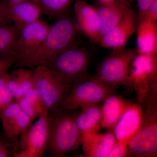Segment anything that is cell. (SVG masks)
<instances>
[{"label": "cell", "mask_w": 157, "mask_h": 157, "mask_svg": "<svg viewBox=\"0 0 157 157\" xmlns=\"http://www.w3.org/2000/svg\"><path fill=\"white\" fill-rule=\"evenodd\" d=\"M76 28L72 18L62 16L51 26L42 44L30 55L17 59L14 66L17 68L31 69L45 64L53 56L77 44Z\"/></svg>", "instance_id": "obj_1"}, {"label": "cell", "mask_w": 157, "mask_h": 157, "mask_svg": "<svg viewBox=\"0 0 157 157\" xmlns=\"http://www.w3.org/2000/svg\"><path fill=\"white\" fill-rule=\"evenodd\" d=\"M78 112L59 107L51 113L47 148L52 156L64 157L81 146L82 135L76 121Z\"/></svg>", "instance_id": "obj_2"}, {"label": "cell", "mask_w": 157, "mask_h": 157, "mask_svg": "<svg viewBox=\"0 0 157 157\" xmlns=\"http://www.w3.org/2000/svg\"><path fill=\"white\" fill-rule=\"evenodd\" d=\"M90 58L88 51L85 48H79L77 44L51 58L43 65L57 80L72 87L90 75Z\"/></svg>", "instance_id": "obj_3"}, {"label": "cell", "mask_w": 157, "mask_h": 157, "mask_svg": "<svg viewBox=\"0 0 157 157\" xmlns=\"http://www.w3.org/2000/svg\"><path fill=\"white\" fill-rule=\"evenodd\" d=\"M143 107L157 100V54H137L129 68L128 86Z\"/></svg>", "instance_id": "obj_4"}, {"label": "cell", "mask_w": 157, "mask_h": 157, "mask_svg": "<svg viewBox=\"0 0 157 157\" xmlns=\"http://www.w3.org/2000/svg\"><path fill=\"white\" fill-rule=\"evenodd\" d=\"M117 89L104 83L96 75H90L72 86L59 107L75 110L100 104Z\"/></svg>", "instance_id": "obj_5"}, {"label": "cell", "mask_w": 157, "mask_h": 157, "mask_svg": "<svg viewBox=\"0 0 157 157\" xmlns=\"http://www.w3.org/2000/svg\"><path fill=\"white\" fill-rule=\"evenodd\" d=\"M139 131L128 145L127 157H157V101L143 106Z\"/></svg>", "instance_id": "obj_6"}, {"label": "cell", "mask_w": 157, "mask_h": 157, "mask_svg": "<svg viewBox=\"0 0 157 157\" xmlns=\"http://www.w3.org/2000/svg\"><path fill=\"white\" fill-rule=\"evenodd\" d=\"M137 54V50L133 48H113L99 64L96 76L104 83L117 88L120 86L128 87L129 67Z\"/></svg>", "instance_id": "obj_7"}, {"label": "cell", "mask_w": 157, "mask_h": 157, "mask_svg": "<svg viewBox=\"0 0 157 157\" xmlns=\"http://www.w3.org/2000/svg\"><path fill=\"white\" fill-rule=\"evenodd\" d=\"M33 76L34 87L40 94L45 109L52 113L60 107L71 86L57 80L45 65L34 68Z\"/></svg>", "instance_id": "obj_8"}, {"label": "cell", "mask_w": 157, "mask_h": 157, "mask_svg": "<svg viewBox=\"0 0 157 157\" xmlns=\"http://www.w3.org/2000/svg\"><path fill=\"white\" fill-rule=\"evenodd\" d=\"M50 115L42 113L36 122L20 135L19 151L15 157H41L48 145Z\"/></svg>", "instance_id": "obj_9"}, {"label": "cell", "mask_w": 157, "mask_h": 157, "mask_svg": "<svg viewBox=\"0 0 157 157\" xmlns=\"http://www.w3.org/2000/svg\"><path fill=\"white\" fill-rule=\"evenodd\" d=\"M50 26L48 22L39 19L18 31L14 50L17 59L29 56L37 50L45 39Z\"/></svg>", "instance_id": "obj_10"}, {"label": "cell", "mask_w": 157, "mask_h": 157, "mask_svg": "<svg viewBox=\"0 0 157 157\" xmlns=\"http://www.w3.org/2000/svg\"><path fill=\"white\" fill-rule=\"evenodd\" d=\"M0 118L4 135L9 139H17L30 127L33 121L15 101L1 109Z\"/></svg>", "instance_id": "obj_11"}, {"label": "cell", "mask_w": 157, "mask_h": 157, "mask_svg": "<svg viewBox=\"0 0 157 157\" xmlns=\"http://www.w3.org/2000/svg\"><path fill=\"white\" fill-rule=\"evenodd\" d=\"M143 118V107L139 103L130 102L113 131L117 141L128 146L139 131Z\"/></svg>", "instance_id": "obj_12"}, {"label": "cell", "mask_w": 157, "mask_h": 157, "mask_svg": "<svg viewBox=\"0 0 157 157\" xmlns=\"http://www.w3.org/2000/svg\"><path fill=\"white\" fill-rule=\"evenodd\" d=\"M136 22L135 11L129 8L120 22L102 36L99 43L105 48L113 49L124 47L136 30Z\"/></svg>", "instance_id": "obj_13"}, {"label": "cell", "mask_w": 157, "mask_h": 157, "mask_svg": "<svg viewBox=\"0 0 157 157\" xmlns=\"http://www.w3.org/2000/svg\"><path fill=\"white\" fill-rule=\"evenodd\" d=\"M3 22L19 31L26 26L40 19L42 13L33 2L18 3L3 9Z\"/></svg>", "instance_id": "obj_14"}, {"label": "cell", "mask_w": 157, "mask_h": 157, "mask_svg": "<svg viewBox=\"0 0 157 157\" xmlns=\"http://www.w3.org/2000/svg\"><path fill=\"white\" fill-rule=\"evenodd\" d=\"M74 11L82 30L93 43L101 39L100 18L96 8L81 0H76Z\"/></svg>", "instance_id": "obj_15"}, {"label": "cell", "mask_w": 157, "mask_h": 157, "mask_svg": "<svg viewBox=\"0 0 157 157\" xmlns=\"http://www.w3.org/2000/svg\"><path fill=\"white\" fill-rule=\"evenodd\" d=\"M116 139L113 130L82 135L81 146L85 157H107Z\"/></svg>", "instance_id": "obj_16"}, {"label": "cell", "mask_w": 157, "mask_h": 157, "mask_svg": "<svg viewBox=\"0 0 157 157\" xmlns=\"http://www.w3.org/2000/svg\"><path fill=\"white\" fill-rule=\"evenodd\" d=\"M101 105V126L105 130H113L125 111L131 101L115 92L110 94Z\"/></svg>", "instance_id": "obj_17"}, {"label": "cell", "mask_w": 157, "mask_h": 157, "mask_svg": "<svg viewBox=\"0 0 157 157\" xmlns=\"http://www.w3.org/2000/svg\"><path fill=\"white\" fill-rule=\"evenodd\" d=\"M129 8L127 3L121 1L101 3L96 8L101 22V38L120 22Z\"/></svg>", "instance_id": "obj_18"}, {"label": "cell", "mask_w": 157, "mask_h": 157, "mask_svg": "<svg viewBox=\"0 0 157 157\" xmlns=\"http://www.w3.org/2000/svg\"><path fill=\"white\" fill-rule=\"evenodd\" d=\"M137 51L139 54H157V22L138 21Z\"/></svg>", "instance_id": "obj_19"}, {"label": "cell", "mask_w": 157, "mask_h": 157, "mask_svg": "<svg viewBox=\"0 0 157 157\" xmlns=\"http://www.w3.org/2000/svg\"><path fill=\"white\" fill-rule=\"evenodd\" d=\"M78 111L76 121L82 135L98 133L101 126V105L100 104L85 106Z\"/></svg>", "instance_id": "obj_20"}, {"label": "cell", "mask_w": 157, "mask_h": 157, "mask_svg": "<svg viewBox=\"0 0 157 157\" xmlns=\"http://www.w3.org/2000/svg\"><path fill=\"white\" fill-rule=\"evenodd\" d=\"M73 0H33L41 9L42 14L52 19L63 16Z\"/></svg>", "instance_id": "obj_21"}, {"label": "cell", "mask_w": 157, "mask_h": 157, "mask_svg": "<svg viewBox=\"0 0 157 157\" xmlns=\"http://www.w3.org/2000/svg\"><path fill=\"white\" fill-rule=\"evenodd\" d=\"M18 33V31L13 27L7 25L0 26V56L16 57L14 50Z\"/></svg>", "instance_id": "obj_22"}, {"label": "cell", "mask_w": 157, "mask_h": 157, "mask_svg": "<svg viewBox=\"0 0 157 157\" xmlns=\"http://www.w3.org/2000/svg\"><path fill=\"white\" fill-rule=\"evenodd\" d=\"M22 90L24 95L34 86L33 70L29 68H17L11 74Z\"/></svg>", "instance_id": "obj_23"}, {"label": "cell", "mask_w": 157, "mask_h": 157, "mask_svg": "<svg viewBox=\"0 0 157 157\" xmlns=\"http://www.w3.org/2000/svg\"><path fill=\"white\" fill-rule=\"evenodd\" d=\"M16 102L19 105L21 110L27 115H28L33 121L38 118L42 113L47 111L45 109L39 108L24 97Z\"/></svg>", "instance_id": "obj_24"}, {"label": "cell", "mask_w": 157, "mask_h": 157, "mask_svg": "<svg viewBox=\"0 0 157 157\" xmlns=\"http://www.w3.org/2000/svg\"><path fill=\"white\" fill-rule=\"evenodd\" d=\"M7 72L0 76V109L10 104L13 98L7 87V82L10 76Z\"/></svg>", "instance_id": "obj_25"}, {"label": "cell", "mask_w": 157, "mask_h": 157, "mask_svg": "<svg viewBox=\"0 0 157 157\" xmlns=\"http://www.w3.org/2000/svg\"><path fill=\"white\" fill-rule=\"evenodd\" d=\"M7 87L13 99L16 102L23 97L24 94L22 90L11 74H10L7 81Z\"/></svg>", "instance_id": "obj_26"}, {"label": "cell", "mask_w": 157, "mask_h": 157, "mask_svg": "<svg viewBox=\"0 0 157 157\" xmlns=\"http://www.w3.org/2000/svg\"><path fill=\"white\" fill-rule=\"evenodd\" d=\"M23 97L39 108L46 109L40 94L34 86L26 93Z\"/></svg>", "instance_id": "obj_27"}, {"label": "cell", "mask_w": 157, "mask_h": 157, "mask_svg": "<svg viewBox=\"0 0 157 157\" xmlns=\"http://www.w3.org/2000/svg\"><path fill=\"white\" fill-rule=\"evenodd\" d=\"M128 151V145L116 140L107 157H127Z\"/></svg>", "instance_id": "obj_28"}, {"label": "cell", "mask_w": 157, "mask_h": 157, "mask_svg": "<svg viewBox=\"0 0 157 157\" xmlns=\"http://www.w3.org/2000/svg\"><path fill=\"white\" fill-rule=\"evenodd\" d=\"M157 0H155L147 8L144 13L140 17H138V21H145L157 22Z\"/></svg>", "instance_id": "obj_29"}, {"label": "cell", "mask_w": 157, "mask_h": 157, "mask_svg": "<svg viewBox=\"0 0 157 157\" xmlns=\"http://www.w3.org/2000/svg\"><path fill=\"white\" fill-rule=\"evenodd\" d=\"M16 144L0 140V157H8L14 155L18 152Z\"/></svg>", "instance_id": "obj_30"}, {"label": "cell", "mask_w": 157, "mask_h": 157, "mask_svg": "<svg viewBox=\"0 0 157 157\" xmlns=\"http://www.w3.org/2000/svg\"><path fill=\"white\" fill-rule=\"evenodd\" d=\"M17 60L16 57L10 56H0V76L7 72Z\"/></svg>", "instance_id": "obj_31"}, {"label": "cell", "mask_w": 157, "mask_h": 157, "mask_svg": "<svg viewBox=\"0 0 157 157\" xmlns=\"http://www.w3.org/2000/svg\"><path fill=\"white\" fill-rule=\"evenodd\" d=\"M155 0H137V6H138V17H140L145 12L151 5Z\"/></svg>", "instance_id": "obj_32"}, {"label": "cell", "mask_w": 157, "mask_h": 157, "mask_svg": "<svg viewBox=\"0 0 157 157\" xmlns=\"http://www.w3.org/2000/svg\"><path fill=\"white\" fill-rule=\"evenodd\" d=\"M33 0H2L1 1L3 8H7L9 6H13L18 3L24 2H32Z\"/></svg>", "instance_id": "obj_33"}, {"label": "cell", "mask_w": 157, "mask_h": 157, "mask_svg": "<svg viewBox=\"0 0 157 157\" xmlns=\"http://www.w3.org/2000/svg\"><path fill=\"white\" fill-rule=\"evenodd\" d=\"M4 19V12H3V8L2 2L0 1V25L3 22Z\"/></svg>", "instance_id": "obj_34"}, {"label": "cell", "mask_w": 157, "mask_h": 157, "mask_svg": "<svg viewBox=\"0 0 157 157\" xmlns=\"http://www.w3.org/2000/svg\"><path fill=\"white\" fill-rule=\"evenodd\" d=\"M102 4H109L115 2V0H99Z\"/></svg>", "instance_id": "obj_35"}, {"label": "cell", "mask_w": 157, "mask_h": 157, "mask_svg": "<svg viewBox=\"0 0 157 157\" xmlns=\"http://www.w3.org/2000/svg\"><path fill=\"white\" fill-rule=\"evenodd\" d=\"M1 109H0V116H1Z\"/></svg>", "instance_id": "obj_36"}]
</instances>
